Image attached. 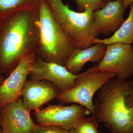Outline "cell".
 Here are the masks:
<instances>
[{
  "instance_id": "17",
  "label": "cell",
  "mask_w": 133,
  "mask_h": 133,
  "mask_svg": "<svg viewBox=\"0 0 133 133\" xmlns=\"http://www.w3.org/2000/svg\"><path fill=\"white\" fill-rule=\"evenodd\" d=\"M76 3L79 12H84L88 8L94 11L101 9L106 5L102 0H73Z\"/></svg>"
},
{
  "instance_id": "12",
  "label": "cell",
  "mask_w": 133,
  "mask_h": 133,
  "mask_svg": "<svg viewBox=\"0 0 133 133\" xmlns=\"http://www.w3.org/2000/svg\"><path fill=\"white\" fill-rule=\"evenodd\" d=\"M125 10L123 1L115 0L94 11L93 16L98 33L107 36L117 31L125 21L123 17Z\"/></svg>"
},
{
  "instance_id": "2",
  "label": "cell",
  "mask_w": 133,
  "mask_h": 133,
  "mask_svg": "<svg viewBox=\"0 0 133 133\" xmlns=\"http://www.w3.org/2000/svg\"><path fill=\"white\" fill-rule=\"evenodd\" d=\"M92 115L112 133H133V79L106 82L98 91Z\"/></svg>"
},
{
  "instance_id": "11",
  "label": "cell",
  "mask_w": 133,
  "mask_h": 133,
  "mask_svg": "<svg viewBox=\"0 0 133 133\" xmlns=\"http://www.w3.org/2000/svg\"><path fill=\"white\" fill-rule=\"evenodd\" d=\"M60 92L56 86L49 81L30 79L24 84L21 96L23 104L29 111H36L57 97Z\"/></svg>"
},
{
  "instance_id": "10",
  "label": "cell",
  "mask_w": 133,
  "mask_h": 133,
  "mask_svg": "<svg viewBox=\"0 0 133 133\" xmlns=\"http://www.w3.org/2000/svg\"><path fill=\"white\" fill-rule=\"evenodd\" d=\"M21 98L0 108L3 133H31L35 123Z\"/></svg>"
},
{
  "instance_id": "21",
  "label": "cell",
  "mask_w": 133,
  "mask_h": 133,
  "mask_svg": "<svg viewBox=\"0 0 133 133\" xmlns=\"http://www.w3.org/2000/svg\"><path fill=\"white\" fill-rule=\"evenodd\" d=\"M102 1H104L106 3H107L111 2L114 1H115V0H102Z\"/></svg>"
},
{
  "instance_id": "22",
  "label": "cell",
  "mask_w": 133,
  "mask_h": 133,
  "mask_svg": "<svg viewBox=\"0 0 133 133\" xmlns=\"http://www.w3.org/2000/svg\"><path fill=\"white\" fill-rule=\"evenodd\" d=\"M70 133H75V131H74V129H72L70 130Z\"/></svg>"
},
{
  "instance_id": "16",
  "label": "cell",
  "mask_w": 133,
  "mask_h": 133,
  "mask_svg": "<svg viewBox=\"0 0 133 133\" xmlns=\"http://www.w3.org/2000/svg\"><path fill=\"white\" fill-rule=\"evenodd\" d=\"M98 124L93 116L85 117L74 129L75 133H99Z\"/></svg>"
},
{
  "instance_id": "9",
  "label": "cell",
  "mask_w": 133,
  "mask_h": 133,
  "mask_svg": "<svg viewBox=\"0 0 133 133\" xmlns=\"http://www.w3.org/2000/svg\"><path fill=\"white\" fill-rule=\"evenodd\" d=\"M36 55L31 52L22 58L0 85V108L20 98Z\"/></svg>"
},
{
  "instance_id": "19",
  "label": "cell",
  "mask_w": 133,
  "mask_h": 133,
  "mask_svg": "<svg viewBox=\"0 0 133 133\" xmlns=\"http://www.w3.org/2000/svg\"><path fill=\"white\" fill-rule=\"evenodd\" d=\"M124 3V8L125 10L127 9L129 5L133 2V0H122Z\"/></svg>"
},
{
  "instance_id": "24",
  "label": "cell",
  "mask_w": 133,
  "mask_h": 133,
  "mask_svg": "<svg viewBox=\"0 0 133 133\" xmlns=\"http://www.w3.org/2000/svg\"><path fill=\"white\" fill-rule=\"evenodd\" d=\"M0 133H3V131L1 127H0Z\"/></svg>"
},
{
  "instance_id": "7",
  "label": "cell",
  "mask_w": 133,
  "mask_h": 133,
  "mask_svg": "<svg viewBox=\"0 0 133 133\" xmlns=\"http://www.w3.org/2000/svg\"><path fill=\"white\" fill-rule=\"evenodd\" d=\"M90 113L86 108L77 104L50 105L36 111L35 116L38 125L57 126L70 131Z\"/></svg>"
},
{
  "instance_id": "25",
  "label": "cell",
  "mask_w": 133,
  "mask_h": 133,
  "mask_svg": "<svg viewBox=\"0 0 133 133\" xmlns=\"http://www.w3.org/2000/svg\"><path fill=\"white\" fill-rule=\"evenodd\" d=\"M133 43V42H132V44Z\"/></svg>"
},
{
  "instance_id": "8",
  "label": "cell",
  "mask_w": 133,
  "mask_h": 133,
  "mask_svg": "<svg viewBox=\"0 0 133 133\" xmlns=\"http://www.w3.org/2000/svg\"><path fill=\"white\" fill-rule=\"evenodd\" d=\"M79 74H72L63 65L45 62L36 55L28 77L31 79L49 81L56 86L61 92L74 87Z\"/></svg>"
},
{
  "instance_id": "23",
  "label": "cell",
  "mask_w": 133,
  "mask_h": 133,
  "mask_svg": "<svg viewBox=\"0 0 133 133\" xmlns=\"http://www.w3.org/2000/svg\"><path fill=\"white\" fill-rule=\"evenodd\" d=\"M0 127H1V113H0Z\"/></svg>"
},
{
  "instance_id": "18",
  "label": "cell",
  "mask_w": 133,
  "mask_h": 133,
  "mask_svg": "<svg viewBox=\"0 0 133 133\" xmlns=\"http://www.w3.org/2000/svg\"><path fill=\"white\" fill-rule=\"evenodd\" d=\"M70 131L60 127L52 125H41L35 124L31 133H70Z\"/></svg>"
},
{
  "instance_id": "5",
  "label": "cell",
  "mask_w": 133,
  "mask_h": 133,
  "mask_svg": "<svg viewBox=\"0 0 133 133\" xmlns=\"http://www.w3.org/2000/svg\"><path fill=\"white\" fill-rule=\"evenodd\" d=\"M115 74L106 71H93L90 69L79 74L75 85L66 91L59 93L57 99L61 104L74 103L82 106L92 114L93 98L96 92Z\"/></svg>"
},
{
  "instance_id": "13",
  "label": "cell",
  "mask_w": 133,
  "mask_h": 133,
  "mask_svg": "<svg viewBox=\"0 0 133 133\" xmlns=\"http://www.w3.org/2000/svg\"><path fill=\"white\" fill-rule=\"evenodd\" d=\"M106 48V45L99 43L86 49H76L66 59L64 66L72 74H79L83 66L88 62L99 63L101 62Z\"/></svg>"
},
{
  "instance_id": "4",
  "label": "cell",
  "mask_w": 133,
  "mask_h": 133,
  "mask_svg": "<svg viewBox=\"0 0 133 133\" xmlns=\"http://www.w3.org/2000/svg\"><path fill=\"white\" fill-rule=\"evenodd\" d=\"M44 1L76 49L92 46L94 39L99 35L95 28L92 9L88 8L84 12H76L62 0Z\"/></svg>"
},
{
  "instance_id": "1",
  "label": "cell",
  "mask_w": 133,
  "mask_h": 133,
  "mask_svg": "<svg viewBox=\"0 0 133 133\" xmlns=\"http://www.w3.org/2000/svg\"><path fill=\"white\" fill-rule=\"evenodd\" d=\"M39 6L19 10L0 19V72L9 75L22 58L37 53Z\"/></svg>"
},
{
  "instance_id": "15",
  "label": "cell",
  "mask_w": 133,
  "mask_h": 133,
  "mask_svg": "<svg viewBox=\"0 0 133 133\" xmlns=\"http://www.w3.org/2000/svg\"><path fill=\"white\" fill-rule=\"evenodd\" d=\"M42 0H0V19L22 10L38 7Z\"/></svg>"
},
{
  "instance_id": "3",
  "label": "cell",
  "mask_w": 133,
  "mask_h": 133,
  "mask_svg": "<svg viewBox=\"0 0 133 133\" xmlns=\"http://www.w3.org/2000/svg\"><path fill=\"white\" fill-rule=\"evenodd\" d=\"M37 55L44 61L63 65L76 48L58 24L44 0L39 6Z\"/></svg>"
},
{
  "instance_id": "6",
  "label": "cell",
  "mask_w": 133,
  "mask_h": 133,
  "mask_svg": "<svg viewBox=\"0 0 133 133\" xmlns=\"http://www.w3.org/2000/svg\"><path fill=\"white\" fill-rule=\"evenodd\" d=\"M90 69L93 71L108 72L117 78L128 79L133 76V45L120 42L107 45L101 62Z\"/></svg>"
},
{
  "instance_id": "14",
  "label": "cell",
  "mask_w": 133,
  "mask_h": 133,
  "mask_svg": "<svg viewBox=\"0 0 133 133\" xmlns=\"http://www.w3.org/2000/svg\"><path fill=\"white\" fill-rule=\"evenodd\" d=\"M129 6L130 10L128 17L118 29L109 38H94L93 41V44L101 43L107 45L118 42L132 44L133 41V2Z\"/></svg>"
},
{
  "instance_id": "20",
  "label": "cell",
  "mask_w": 133,
  "mask_h": 133,
  "mask_svg": "<svg viewBox=\"0 0 133 133\" xmlns=\"http://www.w3.org/2000/svg\"><path fill=\"white\" fill-rule=\"evenodd\" d=\"M4 79H5L3 78L1 72H0V85L2 84L3 81H4Z\"/></svg>"
}]
</instances>
